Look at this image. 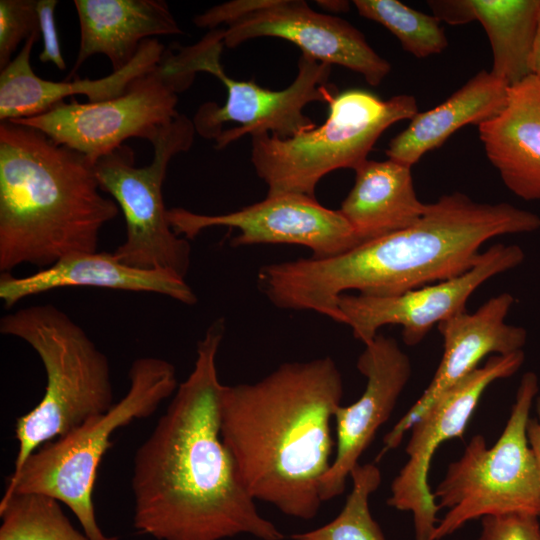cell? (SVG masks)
<instances>
[{"label":"cell","mask_w":540,"mask_h":540,"mask_svg":"<svg viewBox=\"0 0 540 540\" xmlns=\"http://www.w3.org/2000/svg\"><path fill=\"white\" fill-rule=\"evenodd\" d=\"M539 390L534 372L523 374L506 426L488 446L475 435L462 456L449 464L433 495L449 511L433 540L451 535L470 520L525 513L540 517V476L527 439L530 410Z\"/></svg>","instance_id":"obj_8"},{"label":"cell","mask_w":540,"mask_h":540,"mask_svg":"<svg viewBox=\"0 0 540 540\" xmlns=\"http://www.w3.org/2000/svg\"><path fill=\"white\" fill-rule=\"evenodd\" d=\"M222 29L229 48L259 37L281 38L319 62L361 74L372 86L381 84L391 70L356 27L315 11L303 0H248L245 13Z\"/></svg>","instance_id":"obj_15"},{"label":"cell","mask_w":540,"mask_h":540,"mask_svg":"<svg viewBox=\"0 0 540 540\" xmlns=\"http://www.w3.org/2000/svg\"><path fill=\"white\" fill-rule=\"evenodd\" d=\"M40 33L37 0L0 1V70L12 60L22 41Z\"/></svg>","instance_id":"obj_28"},{"label":"cell","mask_w":540,"mask_h":540,"mask_svg":"<svg viewBox=\"0 0 540 540\" xmlns=\"http://www.w3.org/2000/svg\"><path fill=\"white\" fill-rule=\"evenodd\" d=\"M223 29L209 30L197 43L175 45L184 65L193 73L207 72L226 87L223 105L208 101L196 111L192 121L197 134L216 142L215 148L224 149L245 135L271 134L292 137L315 127L303 113L312 102H325L336 94L328 80L331 65L302 54L293 82L282 90H268L254 80L239 81L229 77L220 62Z\"/></svg>","instance_id":"obj_9"},{"label":"cell","mask_w":540,"mask_h":540,"mask_svg":"<svg viewBox=\"0 0 540 540\" xmlns=\"http://www.w3.org/2000/svg\"><path fill=\"white\" fill-rule=\"evenodd\" d=\"M538 228L540 217L530 211L454 192L427 204L409 227L340 255L265 265L257 284L280 309L312 311L342 323L337 299L348 291L385 297L448 280L472 268L488 240Z\"/></svg>","instance_id":"obj_2"},{"label":"cell","mask_w":540,"mask_h":540,"mask_svg":"<svg viewBox=\"0 0 540 540\" xmlns=\"http://www.w3.org/2000/svg\"><path fill=\"white\" fill-rule=\"evenodd\" d=\"M57 499L13 493L0 502V540H90L76 529Z\"/></svg>","instance_id":"obj_25"},{"label":"cell","mask_w":540,"mask_h":540,"mask_svg":"<svg viewBox=\"0 0 540 540\" xmlns=\"http://www.w3.org/2000/svg\"><path fill=\"white\" fill-rule=\"evenodd\" d=\"M509 87L490 71L481 70L440 105L418 112L389 142L388 159L412 167L461 127L479 125L497 115L506 104Z\"/></svg>","instance_id":"obj_23"},{"label":"cell","mask_w":540,"mask_h":540,"mask_svg":"<svg viewBox=\"0 0 540 540\" xmlns=\"http://www.w3.org/2000/svg\"><path fill=\"white\" fill-rule=\"evenodd\" d=\"M195 133L193 121L179 113L151 142L150 164L136 167L134 151L124 144L94 164L100 189L114 198L124 215L126 239L113 252L119 261L186 277L191 247L168 221L162 186L170 160L190 149Z\"/></svg>","instance_id":"obj_10"},{"label":"cell","mask_w":540,"mask_h":540,"mask_svg":"<svg viewBox=\"0 0 540 540\" xmlns=\"http://www.w3.org/2000/svg\"><path fill=\"white\" fill-rule=\"evenodd\" d=\"M514 303L509 293H501L481 305L475 312H460L439 323L444 351L441 362L419 399L384 437L383 455L399 446L406 431L448 389L478 368L489 354L508 355L521 351L526 343L524 328L506 323Z\"/></svg>","instance_id":"obj_17"},{"label":"cell","mask_w":540,"mask_h":540,"mask_svg":"<svg viewBox=\"0 0 540 540\" xmlns=\"http://www.w3.org/2000/svg\"><path fill=\"white\" fill-rule=\"evenodd\" d=\"M478 130L506 187L524 200L540 199V78L530 74L510 86L503 109Z\"/></svg>","instance_id":"obj_20"},{"label":"cell","mask_w":540,"mask_h":540,"mask_svg":"<svg viewBox=\"0 0 540 540\" xmlns=\"http://www.w3.org/2000/svg\"><path fill=\"white\" fill-rule=\"evenodd\" d=\"M167 218L173 231L187 240L205 229L223 226L239 231L231 240L233 247L298 245L310 249L311 257L316 259L334 257L362 244L339 210L326 208L315 197L298 193L267 195L240 210L218 215L177 207L168 209Z\"/></svg>","instance_id":"obj_13"},{"label":"cell","mask_w":540,"mask_h":540,"mask_svg":"<svg viewBox=\"0 0 540 540\" xmlns=\"http://www.w3.org/2000/svg\"><path fill=\"white\" fill-rule=\"evenodd\" d=\"M358 13L387 28L403 49L417 58L439 54L448 46L440 21L397 0H354Z\"/></svg>","instance_id":"obj_26"},{"label":"cell","mask_w":540,"mask_h":540,"mask_svg":"<svg viewBox=\"0 0 540 540\" xmlns=\"http://www.w3.org/2000/svg\"><path fill=\"white\" fill-rule=\"evenodd\" d=\"M524 362L523 351L492 355L444 392L411 426L408 459L394 478L387 504L413 516L415 539L433 540L441 509L428 484L433 455L446 440L464 438L480 398L494 381L515 374Z\"/></svg>","instance_id":"obj_12"},{"label":"cell","mask_w":540,"mask_h":540,"mask_svg":"<svg viewBox=\"0 0 540 540\" xmlns=\"http://www.w3.org/2000/svg\"><path fill=\"white\" fill-rule=\"evenodd\" d=\"M428 3L439 21L462 24L474 20L469 0L429 1Z\"/></svg>","instance_id":"obj_31"},{"label":"cell","mask_w":540,"mask_h":540,"mask_svg":"<svg viewBox=\"0 0 540 540\" xmlns=\"http://www.w3.org/2000/svg\"><path fill=\"white\" fill-rule=\"evenodd\" d=\"M354 171V185L339 211L362 243L407 228L425 213L427 204L417 197L410 166L367 160Z\"/></svg>","instance_id":"obj_22"},{"label":"cell","mask_w":540,"mask_h":540,"mask_svg":"<svg viewBox=\"0 0 540 540\" xmlns=\"http://www.w3.org/2000/svg\"><path fill=\"white\" fill-rule=\"evenodd\" d=\"M195 77L170 45L159 63L118 97L86 103L71 97L69 102L61 101L45 113L10 122L41 131L94 165L129 138L151 143L179 115L177 95L188 89Z\"/></svg>","instance_id":"obj_11"},{"label":"cell","mask_w":540,"mask_h":540,"mask_svg":"<svg viewBox=\"0 0 540 540\" xmlns=\"http://www.w3.org/2000/svg\"><path fill=\"white\" fill-rule=\"evenodd\" d=\"M492 48L491 73L512 86L530 75L540 0H469Z\"/></svg>","instance_id":"obj_24"},{"label":"cell","mask_w":540,"mask_h":540,"mask_svg":"<svg viewBox=\"0 0 540 540\" xmlns=\"http://www.w3.org/2000/svg\"><path fill=\"white\" fill-rule=\"evenodd\" d=\"M57 4V0H37L39 28L43 39V49L39 54V60L42 63H52L59 70H65L66 63L62 55L55 23Z\"/></svg>","instance_id":"obj_30"},{"label":"cell","mask_w":540,"mask_h":540,"mask_svg":"<svg viewBox=\"0 0 540 540\" xmlns=\"http://www.w3.org/2000/svg\"><path fill=\"white\" fill-rule=\"evenodd\" d=\"M224 334L223 318L207 328L193 370L134 456L133 524L157 540L284 538L259 514L221 437L216 358Z\"/></svg>","instance_id":"obj_1"},{"label":"cell","mask_w":540,"mask_h":540,"mask_svg":"<svg viewBox=\"0 0 540 540\" xmlns=\"http://www.w3.org/2000/svg\"><path fill=\"white\" fill-rule=\"evenodd\" d=\"M0 333L27 343L46 373L42 399L16 421L15 476L39 447L109 410L113 388L107 356L54 305H33L2 316Z\"/></svg>","instance_id":"obj_5"},{"label":"cell","mask_w":540,"mask_h":540,"mask_svg":"<svg viewBox=\"0 0 540 540\" xmlns=\"http://www.w3.org/2000/svg\"><path fill=\"white\" fill-rule=\"evenodd\" d=\"M530 73L540 78V12L529 58Z\"/></svg>","instance_id":"obj_33"},{"label":"cell","mask_w":540,"mask_h":540,"mask_svg":"<svg viewBox=\"0 0 540 540\" xmlns=\"http://www.w3.org/2000/svg\"><path fill=\"white\" fill-rule=\"evenodd\" d=\"M328 106L323 124L292 137L251 136V162L267 185V195L315 197L322 177L337 169L356 170L388 127L418 113L412 95L383 100L360 89L336 93Z\"/></svg>","instance_id":"obj_7"},{"label":"cell","mask_w":540,"mask_h":540,"mask_svg":"<svg viewBox=\"0 0 540 540\" xmlns=\"http://www.w3.org/2000/svg\"><path fill=\"white\" fill-rule=\"evenodd\" d=\"M65 287L155 293L185 305L198 301L185 278L176 273L133 267L119 261L113 252L98 251L66 256L23 277L1 273L0 299L6 308H10L25 298Z\"/></svg>","instance_id":"obj_18"},{"label":"cell","mask_w":540,"mask_h":540,"mask_svg":"<svg viewBox=\"0 0 540 540\" xmlns=\"http://www.w3.org/2000/svg\"><path fill=\"white\" fill-rule=\"evenodd\" d=\"M538 518L525 513L485 516L478 540H540Z\"/></svg>","instance_id":"obj_29"},{"label":"cell","mask_w":540,"mask_h":540,"mask_svg":"<svg viewBox=\"0 0 540 540\" xmlns=\"http://www.w3.org/2000/svg\"><path fill=\"white\" fill-rule=\"evenodd\" d=\"M523 259L519 246L495 244L481 253L472 268L448 280L393 296L344 293L337 299L342 323L364 345L387 325L401 326L404 342L416 345L434 325L465 311L467 300L485 281L515 268Z\"/></svg>","instance_id":"obj_14"},{"label":"cell","mask_w":540,"mask_h":540,"mask_svg":"<svg viewBox=\"0 0 540 540\" xmlns=\"http://www.w3.org/2000/svg\"><path fill=\"white\" fill-rule=\"evenodd\" d=\"M100 190L84 155L37 129L1 122V273L96 252L102 228L120 210Z\"/></svg>","instance_id":"obj_4"},{"label":"cell","mask_w":540,"mask_h":540,"mask_svg":"<svg viewBox=\"0 0 540 540\" xmlns=\"http://www.w3.org/2000/svg\"><path fill=\"white\" fill-rule=\"evenodd\" d=\"M536 414V418L529 419L526 433L540 476V396L536 400Z\"/></svg>","instance_id":"obj_32"},{"label":"cell","mask_w":540,"mask_h":540,"mask_svg":"<svg viewBox=\"0 0 540 540\" xmlns=\"http://www.w3.org/2000/svg\"><path fill=\"white\" fill-rule=\"evenodd\" d=\"M357 369L366 378L360 398L334 412L336 453L322 480L320 496L328 501L341 495L346 480L369 447L378 429L390 418L411 376V363L394 338L378 334L365 344Z\"/></svg>","instance_id":"obj_16"},{"label":"cell","mask_w":540,"mask_h":540,"mask_svg":"<svg viewBox=\"0 0 540 540\" xmlns=\"http://www.w3.org/2000/svg\"><path fill=\"white\" fill-rule=\"evenodd\" d=\"M40 33L32 34L20 52L0 72V120L37 116L66 97L85 95L88 102H99L122 95L129 85L153 69L166 47L156 38L142 42L135 57L122 69L100 79L55 82L40 78L30 62L31 51Z\"/></svg>","instance_id":"obj_19"},{"label":"cell","mask_w":540,"mask_h":540,"mask_svg":"<svg viewBox=\"0 0 540 540\" xmlns=\"http://www.w3.org/2000/svg\"><path fill=\"white\" fill-rule=\"evenodd\" d=\"M80 25V45L65 81L76 77L82 64L105 55L113 71L125 67L147 39L181 34L168 4L162 0H74Z\"/></svg>","instance_id":"obj_21"},{"label":"cell","mask_w":540,"mask_h":540,"mask_svg":"<svg viewBox=\"0 0 540 540\" xmlns=\"http://www.w3.org/2000/svg\"><path fill=\"white\" fill-rule=\"evenodd\" d=\"M126 394L102 414L87 419L65 435L35 450L3 497L13 493H41L65 504L90 540H118L99 526L93 502L98 467L111 447L113 433L134 420L151 416L177 387L175 366L145 356L133 361Z\"/></svg>","instance_id":"obj_6"},{"label":"cell","mask_w":540,"mask_h":540,"mask_svg":"<svg viewBox=\"0 0 540 540\" xmlns=\"http://www.w3.org/2000/svg\"><path fill=\"white\" fill-rule=\"evenodd\" d=\"M342 396V375L328 356L223 386L221 437L254 500L302 520L317 515L335 445L330 423Z\"/></svg>","instance_id":"obj_3"},{"label":"cell","mask_w":540,"mask_h":540,"mask_svg":"<svg viewBox=\"0 0 540 540\" xmlns=\"http://www.w3.org/2000/svg\"><path fill=\"white\" fill-rule=\"evenodd\" d=\"M319 7L324 11L331 13H345L350 8V3L348 1L340 0H318L316 1Z\"/></svg>","instance_id":"obj_34"},{"label":"cell","mask_w":540,"mask_h":540,"mask_svg":"<svg viewBox=\"0 0 540 540\" xmlns=\"http://www.w3.org/2000/svg\"><path fill=\"white\" fill-rule=\"evenodd\" d=\"M353 487L336 518L317 529L291 535L294 540H386L369 509V497L381 483L374 463L356 465L350 473Z\"/></svg>","instance_id":"obj_27"}]
</instances>
